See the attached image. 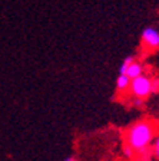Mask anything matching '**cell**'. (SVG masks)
Here are the masks:
<instances>
[{"label": "cell", "mask_w": 159, "mask_h": 161, "mask_svg": "<svg viewBox=\"0 0 159 161\" xmlns=\"http://www.w3.org/2000/svg\"><path fill=\"white\" fill-rule=\"evenodd\" d=\"M159 122L153 118H143L133 122L125 132V144L132 147L135 153L149 148L156 138Z\"/></svg>", "instance_id": "1"}, {"label": "cell", "mask_w": 159, "mask_h": 161, "mask_svg": "<svg viewBox=\"0 0 159 161\" xmlns=\"http://www.w3.org/2000/svg\"><path fill=\"white\" fill-rule=\"evenodd\" d=\"M129 91L133 98L146 99V98L153 92V79H151V78L146 76V75H140V76L130 80Z\"/></svg>", "instance_id": "2"}, {"label": "cell", "mask_w": 159, "mask_h": 161, "mask_svg": "<svg viewBox=\"0 0 159 161\" xmlns=\"http://www.w3.org/2000/svg\"><path fill=\"white\" fill-rule=\"evenodd\" d=\"M142 45L148 50H158L159 49V30L153 26H148L142 30L140 35Z\"/></svg>", "instance_id": "3"}, {"label": "cell", "mask_w": 159, "mask_h": 161, "mask_svg": "<svg viewBox=\"0 0 159 161\" xmlns=\"http://www.w3.org/2000/svg\"><path fill=\"white\" fill-rule=\"evenodd\" d=\"M126 75L130 78V79H135V78L143 75V65L138 60H133L132 64L128 66V70H126Z\"/></svg>", "instance_id": "4"}, {"label": "cell", "mask_w": 159, "mask_h": 161, "mask_svg": "<svg viewBox=\"0 0 159 161\" xmlns=\"http://www.w3.org/2000/svg\"><path fill=\"white\" fill-rule=\"evenodd\" d=\"M130 80L132 79L126 74H119L118 79H116V89H118V92H126V91H129Z\"/></svg>", "instance_id": "5"}, {"label": "cell", "mask_w": 159, "mask_h": 161, "mask_svg": "<svg viewBox=\"0 0 159 161\" xmlns=\"http://www.w3.org/2000/svg\"><path fill=\"white\" fill-rule=\"evenodd\" d=\"M152 155L159 160V135H156V138L153 140V144H152Z\"/></svg>", "instance_id": "6"}, {"label": "cell", "mask_w": 159, "mask_h": 161, "mask_svg": "<svg viewBox=\"0 0 159 161\" xmlns=\"http://www.w3.org/2000/svg\"><path fill=\"white\" fill-rule=\"evenodd\" d=\"M123 155H125L126 158H133L135 157V150L125 144V147H123Z\"/></svg>", "instance_id": "7"}, {"label": "cell", "mask_w": 159, "mask_h": 161, "mask_svg": "<svg viewBox=\"0 0 159 161\" xmlns=\"http://www.w3.org/2000/svg\"><path fill=\"white\" fill-rule=\"evenodd\" d=\"M143 101L145 99H142V98H133V101H132V104L135 105V107H142V104H143Z\"/></svg>", "instance_id": "8"}, {"label": "cell", "mask_w": 159, "mask_h": 161, "mask_svg": "<svg viewBox=\"0 0 159 161\" xmlns=\"http://www.w3.org/2000/svg\"><path fill=\"white\" fill-rule=\"evenodd\" d=\"M63 161H76V158L75 157H67V158H65Z\"/></svg>", "instance_id": "9"}]
</instances>
